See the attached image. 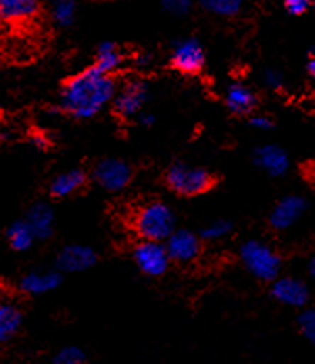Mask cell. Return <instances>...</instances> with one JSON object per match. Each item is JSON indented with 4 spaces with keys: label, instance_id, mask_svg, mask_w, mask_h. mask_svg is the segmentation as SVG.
I'll return each instance as SVG.
<instances>
[{
    "label": "cell",
    "instance_id": "ba28073f",
    "mask_svg": "<svg viewBox=\"0 0 315 364\" xmlns=\"http://www.w3.org/2000/svg\"><path fill=\"white\" fill-rule=\"evenodd\" d=\"M166 252L171 262L178 264H189L197 260V257L201 252V239L200 235L193 233L187 228L173 230V233L166 239Z\"/></svg>",
    "mask_w": 315,
    "mask_h": 364
},
{
    "label": "cell",
    "instance_id": "8fae6325",
    "mask_svg": "<svg viewBox=\"0 0 315 364\" xmlns=\"http://www.w3.org/2000/svg\"><path fill=\"white\" fill-rule=\"evenodd\" d=\"M272 296L284 306L304 307L309 302V287L295 277H277L272 286Z\"/></svg>",
    "mask_w": 315,
    "mask_h": 364
},
{
    "label": "cell",
    "instance_id": "d6986e66",
    "mask_svg": "<svg viewBox=\"0 0 315 364\" xmlns=\"http://www.w3.org/2000/svg\"><path fill=\"white\" fill-rule=\"evenodd\" d=\"M121 63H123L121 50L118 49V46H116L114 42L106 41L99 46V48H97L96 60H94V66L92 68L97 69L99 73L111 76L116 69L121 66Z\"/></svg>",
    "mask_w": 315,
    "mask_h": 364
},
{
    "label": "cell",
    "instance_id": "cb8c5ba5",
    "mask_svg": "<svg viewBox=\"0 0 315 364\" xmlns=\"http://www.w3.org/2000/svg\"><path fill=\"white\" fill-rule=\"evenodd\" d=\"M231 228L233 225L228 220H223V218H219V220H213L205 225L200 230V239L206 242H216L225 239L226 235H230Z\"/></svg>",
    "mask_w": 315,
    "mask_h": 364
},
{
    "label": "cell",
    "instance_id": "7c38bea8",
    "mask_svg": "<svg viewBox=\"0 0 315 364\" xmlns=\"http://www.w3.org/2000/svg\"><path fill=\"white\" fill-rule=\"evenodd\" d=\"M305 212V200L297 195H289V197L282 198L275 205L270 213V223L277 230H285L290 228L294 223L299 222V218Z\"/></svg>",
    "mask_w": 315,
    "mask_h": 364
},
{
    "label": "cell",
    "instance_id": "44dd1931",
    "mask_svg": "<svg viewBox=\"0 0 315 364\" xmlns=\"http://www.w3.org/2000/svg\"><path fill=\"white\" fill-rule=\"evenodd\" d=\"M22 314L16 306L2 304L0 306V343L12 339L21 329Z\"/></svg>",
    "mask_w": 315,
    "mask_h": 364
},
{
    "label": "cell",
    "instance_id": "d590c367",
    "mask_svg": "<svg viewBox=\"0 0 315 364\" xmlns=\"http://www.w3.org/2000/svg\"><path fill=\"white\" fill-rule=\"evenodd\" d=\"M312 2H314V0H312Z\"/></svg>",
    "mask_w": 315,
    "mask_h": 364
},
{
    "label": "cell",
    "instance_id": "8992f818",
    "mask_svg": "<svg viewBox=\"0 0 315 364\" xmlns=\"http://www.w3.org/2000/svg\"><path fill=\"white\" fill-rule=\"evenodd\" d=\"M205 49L200 41L188 37L178 41L171 50V64L176 71L183 74H198L205 66Z\"/></svg>",
    "mask_w": 315,
    "mask_h": 364
},
{
    "label": "cell",
    "instance_id": "7402d4cb",
    "mask_svg": "<svg viewBox=\"0 0 315 364\" xmlns=\"http://www.w3.org/2000/svg\"><path fill=\"white\" fill-rule=\"evenodd\" d=\"M77 4L76 0H54L50 7V16L54 22L61 27H69L76 21Z\"/></svg>",
    "mask_w": 315,
    "mask_h": 364
},
{
    "label": "cell",
    "instance_id": "484cf974",
    "mask_svg": "<svg viewBox=\"0 0 315 364\" xmlns=\"http://www.w3.org/2000/svg\"><path fill=\"white\" fill-rule=\"evenodd\" d=\"M160 2L166 12L173 16H187L192 11L194 0H160Z\"/></svg>",
    "mask_w": 315,
    "mask_h": 364
},
{
    "label": "cell",
    "instance_id": "9a60e30c",
    "mask_svg": "<svg viewBox=\"0 0 315 364\" xmlns=\"http://www.w3.org/2000/svg\"><path fill=\"white\" fill-rule=\"evenodd\" d=\"M87 175L79 168H72V170L59 173L55 178L50 181L49 191L54 198H67L76 193L86 185Z\"/></svg>",
    "mask_w": 315,
    "mask_h": 364
},
{
    "label": "cell",
    "instance_id": "4dcf8cb0",
    "mask_svg": "<svg viewBox=\"0 0 315 364\" xmlns=\"http://www.w3.org/2000/svg\"><path fill=\"white\" fill-rule=\"evenodd\" d=\"M155 114L151 113H146V111H141L140 114H138V123H140L141 126H146V128H150V126L155 124Z\"/></svg>",
    "mask_w": 315,
    "mask_h": 364
},
{
    "label": "cell",
    "instance_id": "d6a6232c",
    "mask_svg": "<svg viewBox=\"0 0 315 364\" xmlns=\"http://www.w3.org/2000/svg\"><path fill=\"white\" fill-rule=\"evenodd\" d=\"M34 144H35V146H39V148H45V146H48V141H45L44 136L37 134V136H34Z\"/></svg>",
    "mask_w": 315,
    "mask_h": 364
},
{
    "label": "cell",
    "instance_id": "9c48e42d",
    "mask_svg": "<svg viewBox=\"0 0 315 364\" xmlns=\"http://www.w3.org/2000/svg\"><path fill=\"white\" fill-rule=\"evenodd\" d=\"M150 90L146 82L131 81L128 82L123 90L116 91L114 96V111L123 118H133L138 116L145 108Z\"/></svg>",
    "mask_w": 315,
    "mask_h": 364
},
{
    "label": "cell",
    "instance_id": "2e32d148",
    "mask_svg": "<svg viewBox=\"0 0 315 364\" xmlns=\"http://www.w3.org/2000/svg\"><path fill=\"white\" fill-rule=\"evenodd\" d=\"M26 222L29 223L37 240L49 239L54 232V210L48 203H35L27 212Z\"/></svg>",
    "mask_w": 315,
    "mask_h": 364
},
{
    "label": "cell",
    "instance_id": "277c9868",
    "mask_svg": "<svg viewBox=\"0 0 315 364\" xmlns=\"http://www.w3.org/2000/svg\"><path fill=\"white\" fill-rule=\"evenodd\" d=\"M240 259L245 269L260 281H275L282 260L279 254L260 240H248L240 247Z\"/></svg>",
    "mask_w": 315,
    "mask_h": 364
},
{
    "label": "cell",
    "instance_id": "603a6c76",
    "mask_svg": "<svg viewBox=\"0 0 315 364\" xmlns=\"http://www.w3.org/2000/svg\"><path fill=\"white\" fill-rule=\"evenodd\" d=\"M208 12L220 17H231L240 12L243 0H200Z\"/></svg>",
    "mask_w": 315,
    "mask_h": 364
},
{
    "label": "cell",
    "instance_id": "f1b7e54d",
    "mask_svg": "<svg viewBox=\"0 0 315 364\" xmlns=\"http://www.w3.org/2000/svg\"><path fill=\"white\" fill-rule=\"evenodd\" d=\"M312 4V0H284V6L287 12H290L292 16H300L304 14Z\"/></svg>",
    "mask_w": 315,
    "mask_h": 364
},
{
    "label": "cell",
    "instance_id": "4fadbf2b",
    "mask_svg": "<svg viewBox=\"0 0 315 364\" xmlns=\"http://www.w3.org/2000/svg\"><path fill=\"white\" fill-rule=\"evenodd\" d=\"M253 160L265 173L270 176H282L289 171V155L275 144H263L253 153Z\"/></svg>",
    "mask_w": 315,
    "mask_h": 364
},
{
    "label": "cell",
    "instance_id": "ffe728a7",
    "mask_svg": "<svg viewBox=\"0 0 315 364\" xmlns=\"http://www.w3.org/2000/svg\"><path fill=\"white\" fill-rule=\"evenodd\" d=\"M7 240L13 250L26 252V250H29L32 245H34V242L37 239H35L34 232H32V228L29 227V223H27L26 220H18L9 227Z\"/></svg>",
    "mask_w": 315,
    "mask_h": 364
},
{
    "label": "cell",
    "instance_id": "6da1fadb",
    "mask_svg": "<svg viewBox=\"0 0 315 364\" xmlns=\"http://www.w3.org/2000/svg\"><path fill=\"white\" fill-rule=\"evenodd\" d=\"M116 96V82L94 68L67 79L61 91V109L74 119H91Z\"/></svg>",
    "mask_w": 315,
    "mask_h": 364
},
{
    "label": "cell",
    "instance_id": "f546056e",
    "mask_svg": "<svg viewBox=\"0 0 315 364\" xmlns=\"http://www.w3.org/2000/svg\"><path fill=\"white\" fill-rule=\"evenodd\" d=\"M250 126L255 129H260V132H267V129L272 128V119L262 114L252 116V118H250Z\"/></svg>",
    "mask_w": 315,
    "mask_h": 364
},
{
    "label": "cell",
    "instance_id": "52a82bcc",
    "mask_svg": "<svg viewBox=\"0 0 315 364\" xmlns=\"http://www.w3.org/2000/svg\"><path fill=\"white\" fill-rule=\"evenodd\" d=\"M133 178V170L124 160L108 158L99 161L94 168V180L106 191H121Z\"/></svg>",
    "mask_w": 315,
    "mask_h": 364
},
{
    "label": "cell",
    "instance_id": "1f68e13d",
    "mask_svg": "<svg viewBox=\"0 0 315 364\" xmlns=\"http://www.w3.org/2000/svg\"><path fill=\"white\" fill-rule=\"evenodd\" d=\"M307 71L310 74V77L315 79V55L309 59V64H307Z\"/></svg>",
    "mask_w": 315,
    "mask_h": 364
},
{
    "label": "cell",
    "instance_id": "ac0fdd59",
    "mask_svg": "<svg viewBox=\"0 0 315 364\" xmlns=\"http://www.w3.org/2000/svg\"><path fill=\"white\" fill-rule=\"evenodd\" d=\"M226 108H228L233 114L245 116L250 114L255 109L257 100H255L253 91L250 87L243 86V84H231L226 90L225 95Z\"/></svg>",
    "mask_w": 315,
    "mask_h": 364
},
{
    "label": "cell",
    "instance_id": "5bb4252c",
    "mask_svg": "<svg viewBox=\"0 0 315 364\" xmlns=\"http://www.w3.org/2000/svg\"><path fill=\"white\" fill-rule=\"evenodd\" d=\"M62 277L57 270H43V272H29L22 277L21 289L29 296H43L59 287Z\"/></svg>",
    "mask_w": 315,
    "mask_h": 364
},
{
    "label": "cell",
    "instance_id": "4316f807",
    "mask_svg": "<svg viewBox=\"0 0 315 364\" xmlns=\"http://www.w3.org/2000/svg\"><path fill=\"white\" fill-rule=\"evenodd\" d=\"M299 324L305 338H307L315 346V309L304 311L299 319Z\"/></svg>",
    "mask_w": 315,
    "mask_h": 364
},
{
    "label": "cell",
    "instance_id": "e0dca14e",
    "mask_svg": "<svg viewBox=\"0 0 315 364\" xmlns=\"http://www.w3.org/2000/svg\"><path fill=\"white\" fill-rule=\"evenodd\" d=\"M39 11L37 0H0V21L17 24L31 21Z\"/></svg>",
    "mask_w": 315,
    "mask_h": 364
},
{
    "label": "cell",
    "instance_id": "836d02e7",
    "mask_svg": "<svg viewBox=\"0 0 315 364\" xmlns=\"http://www.w3.org/2000/svg\"><path fill=\"white\" fill-rule=\"evenodd\" d=\"M309 269H310V275H312V277H314V281H315V255L312 257V260H310V265H309Z\"/></svg>",
    "mask_w": 315,
    "mask_h": 364
},
{
    "label": "cell",
    "instance_id": "7a4b0ae2",
    "mask_svg": "<svg viewBox=\"0 0 315 364\" xmlns=\"http://www.w3.org/2000/svg\"><path fill=\"white\" fill-rule=\"evenodd\" d=\"M133 225L143 240L165 242L175 230V213L166 203L150 202L138 210Z\"/></svg>",
    "mask_w": 315,
    "mask_h": 364
},
{
    "label": "cell",
    "instance_id": "83f0119b",
    "mask_svg": "<svg viewBox=\"0 0 315 364\" xmlns=\"http://www.w3.org/2000/svg\"><path fill=\"white\" fill-rule=\"evenodd\" d=\"M263 82H265L267 87H272V90H280L284 86V74L277 69H267L263 73Z\"/></svg>",
    "mask_w": 315,
    "mask_h": 364
},
{
    "label": "cell",
    "instance_id": "3957f363",
    "mask_svg": "<svg viewBox=\"0 0 315 364\" xmlns=\"http://www.w3.org/2000/svg\"><path fill=\"white\" fill-rule=\"evenodd\" d=\"M165 180L168 188L179 197H197L210 190L215 183L210 171L200 166H189L187 163L171 165Z\"/></svg>",
    "mask_w": 315,
    "mask_h": 364
},
{
    "label": "cell",
    "instance_id": "30bf717a",
    "mask_svg": "<svg viewBox=\"0 0 315 364\" xmlns=\"http://www.w3.org/2000/svg\"><path fill=\"white\" fill-rule=\"evenodd\" d=\"M97 262V254L91 247L72 244L64 247L57 255V267L62 272H84Z\"/></svg>",
    "mask_w": 315,
    "mask_h": 364
},
{
    "label": "cell",
    "instance_id": "5b68a950",
    "mask_svg": "<svg viewBox=\"0 0 315 364\" xmlns=\"http://www.w3.org/2000/svg\"><path fill=\"white\" fill-rule=\"evenodd\" d=\"M134 264L148 277H160L170 267V257L163 242L143 240L133 250Z\"/></svg>",
    "mask_w": 315,
    "mask_h": 364
},
{
    "label": "cell",
    "instance_id": "e575fe53",
    "mask_svg": "<svg viewBox=\"0 0 315 364\" xmlns=\"http://www.w3.org/2000/svg\"><path fill=\"white\" fill-rule=\"evenodd\" d=\"M0 306H2V301H0Z\"/></svg>",
    "mask_w": 315,
    "mask_h": 364
},
{
    "label": "cell",
    "instance_id": "d4e9b609",
    "mask_svg": "<svg viewBox=\"0 0 315 364\" xmlns=\"http://www.w3.org/2000/svg\"><path fill=\"white\" fill-rule=\"evenodd\" d=\"M54 364H87V356L81 348L66 346L55 354Z\"/></svg>",
    "mask_w": 315,
    "mask_h": 364
}]
</instances>
